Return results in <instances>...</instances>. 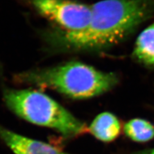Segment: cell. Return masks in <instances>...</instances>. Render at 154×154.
Wrapping results in <instances>:
<instances>
[{
	"label": "cell",
	"instance_id": "6da1fadb",
	"mask_svg": "<svg viewBox=\"0 0 154 154\" xmlns=\"http://www.w3.org/2000/svg\"><path fill=\"white\" fill-rule=\"evenodd\" d=\"M154 13V0H102L91 6L90 23L76 33L45 35L53 48L78 51H100L118 45Z\"/></svg>",
	"mask_w": 154,
	"mask_h": 154
},
{
	"label": "cell",
	"instance_id": "7a4b0ae2",
	"mask_svg": "<svg viewBox=\"0 0 154 154\" xmlns=\"http://www.w3.org/2000/svg\"><path fill=\"white\" fill-rule=\"evenodd\" d=\"M15 82L49 88L75 99L93 98L112 89L116 75L77 61L46 68L31 69L14 76Z\"/></svg>",
	"mask_w": 154,
	"mask_h": 154
},
{
	"label": "cell",
	"instance_id": "3957f363",
	"mask_svg": "<svg viewBox=\"0 0 154 154\" xmlns=\"http://www.w3.org/2000/svg\"><path fill=\"white\" fill-rule=\"evenodd\" d=\"M1 82L5 103L19 118L55 129L67 137L76 136L87 131L83 122L47 94L35 90L11 89Z\"/></svg>",
	"mask_w": 154,
	"mask_h": 154
},
{
	"label": "cell",
	"instance_id": "277c9868",
	"mask_svg": "<svg viewBox=\"0 0 154 154\" xmlns=\"http://www.w3.org/2000/svg\"><path fill=\"white\" fill-rule=\"evenodd\" d=\"M31 4L41 16L59 26L64 32H79L88 26L91 6L70 0H32Z\"/></svg>",
	"mask_w": 154,
	"mask_h": 154
},
{
	"label": "cell",
	"instance_id": "5b68a950",
	"mask_svg": "<svg viewBox=\"0 0 154 154\" xmlns=\"http://www.w3.org/2000/svg\"><path fill=\"white\" fill-rule=\"evenodd\" d=\"M0 138L15 154H69L47 143L14 132L0 125Z\"/></svg>",
	"mask_w": 154,
	"mask_h": 154
},
{
	"label": "cell",
	"instance_id": "8992f818",
	"mask_svg": "<svg viewBox=\"0 0 154 154\" xmlns=\"http://www.w3.org/2000/svg\"><path fill=\"white\" fill-rule=\"evenodd\" d=\"M120 130L121 126L118 118L107 112L98 115L89 127V131L96 138L104 142H110L116 139Z\"/></svg>",
	"mask_w": 154,
	"mask_h": 154
},
{
	"label": "cell",
	"instance_id": "52a82bcc",
	"mask_svg": "<svg viewBox=\"0 0 154 154\" xmlns=\"http://www.w3.org/2000/svg\"><path fill=\"white\" fill-rule=\"evenodd\" d=\"M133 57L146 66H154V22L144 29L137 37Z\"/></svg>",
	"mask_w": 154,
	"mask_h": 154
},
{
	"label": "cell",
	"instance_id": "ba28073f",
	"mask_svg": "<svg viewBox=\"0 0 154 154\" xmlns=\"http://www.w3.org/2000/svg\"><path fill=\"white\" fill-rule=\"evenodd\" d=\"M125 134L133 141L146 142L154 137V126L146 120L133 119L130 120L124 126Z\"/></svg>",
	"mask_w": 154,
	"mask_h": 154
},
{
	"label": "cell",
	"instance_id": "9c48e42d",
	"mask_svg": "<svg viewBox=\"0 0 154 154\" xmlns=\"http://www.w3.org/2000/svg\"><path fill=\"white\" fill-rule=\"evenodd\" d=\"M147 154H154V149H153V150H152L149 152Z\"/></svg>",
	"mask_w": 154,
	"mask_h": 154
}]
</instances>
